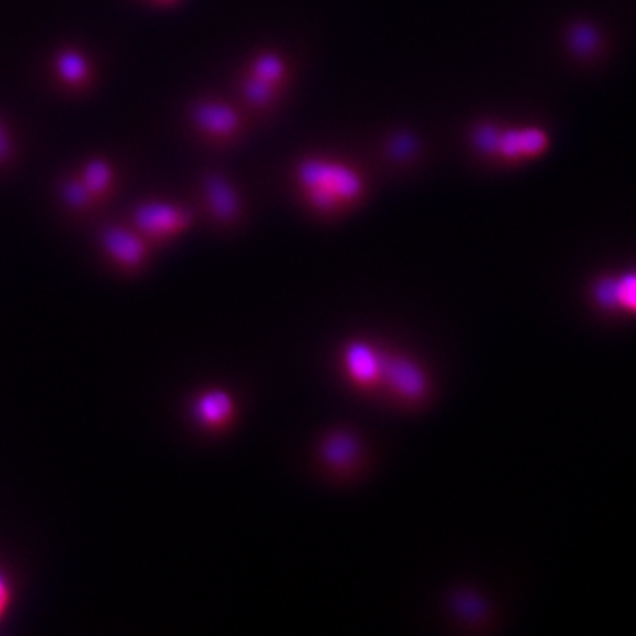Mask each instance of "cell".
Masks as SVG:
<instances>
[{"label":"cell","mask_w":636,"mask_h":636,"mask_svg":"<svg viewBox=\"0 0 636 636\" xmlns=\"http://www.w3.org/2000/svg\"><path fill=\"white\" fill-rule=\"evenodd\" d=\"M58 73L68 82H80L87 73V64L78 54L68 52L58 58Z\"/></svg>","instance_id":"cell-14"},{"label":"cell","mask_w":636,"mask_h":636,"mask_svg":"<svg viewBox=\"0 0 636 636\" xmlns=\"http://www.w3.org/2000/svg\"><path fill=\"white\" fill-rule=\"evenodd\" d=\"M64 198L68 200V203H71L75 207H80L83 203H87V200H89V190L85 188V184L71 182L64 190Z\"/></svg>","instance_id":"cell-16"},{"label":"cell","mask_w":636,"mask_h":636,"mask_svg":"<svg viewBox=\"0 0 636 636\" xmlns=\"http://www.w3.org/2000/svg\"><path fill=\"white\" fill-rule=\"evenodd\" d=\"M345 366L352 381L362 388H373L382 381V356L366 343L354 341L345 349Z\"/></svg>","instance_id":"cell-5"},{"label":"cell","mask_w":636,"mask_h":636,"mask_svg":"<svg viewBox=\"0 0 636 636\" xmlns=\"http://www.w3.org/2000/svg\"><path fill=\"white\" fill-rule=\"evenodd\" d=\"M135 223L140 230H143L149 235L165 237L188 228L192 223V214L172 203L152 202L137 209Z\"/></svg>","instance_id":"cell-4"},{"label":"cell","mask_w":636,"mask_h":636,"mask_svg":"<svg viewBox=\"0 0 636 636\" xmlns=\"http://www.w3.org/2000/svg\"><path fill=\"white\" fill-rule=\"evenodd\" d=\"M234 412V401L224 391H207L203 392L194 405V414L205 426L216 428L223 426Z\"/></svg>","instance_id":"cell-10"},{"label":"cell","mask_w":636,"mask_h":636,"mask_svg":"<svg viewBox=\"0 0 636 636\" xmlns=\"http://www.w3.org/2000/svg\"><path fill=\"white\" fill-rule=\"evenodd\" d=\"M320 451L326 465L336 472L352 471L360 460V443L347 432H334L328 435Z\"/></svg>","instance_id":"cell-7"},{"label":"cell","mask_w":636,"mask_h":636,"mask_svg":"<svg viewBox=\"0 0 636 636\" xmlns=\"http://www.w3.org/2000/svg\"><path fill=\"white\" fill-rule=\"evenodd\" d=\"M469 141L481 156L522 162L543 154L548 147V135L534 126L502 128L495 122H479L472 128Z\"/></svg>","instance_id":"cell-2"},{"label":"cell","mask_w":636,"mask_h":636,"mask_svg":"<svg viewBox=\"0 0 636 636\" xmlns=\"http://www.w3.org/2000/svg\"><path fill=\"white\" fill-rule=\"evenodd\" d=\"M7 152H9V140H7L5 133H4V130H2V126H0V160L5 158Z\"/></svg>","instance_id":"cell-20"},{"label":"cell","mask_w":636,"mask_h":636,"mask_svg":"<svg viewBox=\"0 0 636 636\" xmlns=\"http://www.w3.org/2000/svg\"><path fill=\"white\" fill-rule=\"evenodd\" d=\"M110 177L111 173L109 165L99 162V160H96V162H90L85 168L83 184L89 190V193H101L109 186Z\"/></svg>","instance_id":"cell-13"},{"label":"cell","mask_w":636,"mask_h":636,"mask_svg":"<svg viewBox=\"0 0 636 636\" xmlns=\"http://www.w3.org/2000/svg\"><path fill=\"white\" fill-rule=\"evenodd\" d=\"M277 92H279V89L276 87H273L269 83L260 82L253 77H248L245 82V87H243L245 98L253 107H258V109L269 107L276 99Z\"/></svg>","instance_id":"cell-12"},{"label":"cell","mask_w":636,"mask_h":636,"mask_svg":"<svg viewBox=\"0 0 636 636\" xmlns=\"http://www.w3.org/2000/svg\"><path fill=\"white\" fill-rule=\"evenodd\" d=\"M598 301L605 306L619 305L617 299V283L615 281H605L603 285L598 287Z\"/></svg>","instance_id":"cell-18"},{"label":"cell","mask_w":636,"mask_h":636,"mask_svg":"<svg viewBox=\"0 0 636 636\" xmlns=\"http://www.w3.org/2000/svg\"><path fill=\"white\" fill-rule=\"evenodd\" d=\"M617 299L619 305L636 311V275H628L617 281Z\"/></svg>","instance_id":"cell-15"},{"label":"cell","mask_w":636,"mask_h":636,"mask_svg":"<svg viewBox=\"0 0 636 636\" xmlns=\"http://www.w3.org/2000/svg\"><path fill=\"white\" fill-rule=\"evenodd\" d=\"M11 600V590H9V583L5 580V577L0 573V617L4 615V611L9 605Z\"/></svg>","instance_id":"cell-19"},{"label":"cell","mask_w":636,"mask_h":636,"mask_svg":"<svg viewBox=\"0 0 636 636\" xmlns=\"http://www.w3.org/2000/svg\"><path fill=\"white\" fill-rule=\"evenodd\" d=\"M287 71L288 68H287L285 57L279 56L276 52H264L253 58L249 68V77L281 89V85L287 78Z\"/></svg>","instance_id":"cell-11"},{"label":"cell","mask_w":636,"mask_h":636,"mask_svg":"<svg viewBox=\"0 0 636 636\" xmlns=\"http://www.w3.org/2000/svg\"><path fill=\"white\" fill-rule=\"evenodd\" d=\"M205 198L213 214L222 222H232L241 213V200L235 188L220 175H211L205 181Z\"/></svg>","instance_id":"cell-8"},{"label":"cell","mask_w":636,"mask_h":636,"mask_svg":"<svg viewBox=\"0 0 636 636\" xmlns=\"http://www.w3.org/2000/svg\"><path fill=\"white\" fill-rule=\"evenodd\" d=\"M103 245L111 256L124 266H139L143 260L145 248L137 235L122 228H110L103 234Z\"/></svg>","instance_id":"cell-9"},{"label":"cell","mask_w":636,"mask_h":636,"mask_svg":"<svg viewBox=\"0 0 636 636\" xmlns=\"http://www.w3.org/2000/svg\"><path fill=\"white\" fill-rule=\"evenodd\" d=\"M594 34H592V30H589L587 27H580L577 28L575 30V34H573V37H571V43H573V47L579 50V52H587V50H590L592 47H594Z\"/></svg>","instance_id":"cell-17"},{"label":"cell","mask_w":636,"mask_h":636,"mask_svg":"<svg viewBox=\"0 0 636 636\" xmlns=\"http://www.w3.org/2000/svg\"><path fill=\"white\" fill-rule=\"evenodd\" d=\"M194 124L214 137H230L241 128V117L228 105L202 103L193 111Z\"/></svg>","instance_id":"cell-6"},{"label":"cell","mask_w":636,"mask_h":636,"mask_svg":"<svg viewBox=\"0 0 636 636\" xmlns=\"http://www.w3.org/2000/svg\"><path fill=\"white\" fill-rule=\"evenodd\" d=\"M407 405L421 403L428 394V379L414 360L403 356H382V381Z\"/></svg>","instance_id":"cell-3"},{"label":"cell","mask_w":636,"mask_h":636,"mask_svg":"<svg viewBox=\"0 0 636 636\" xmlns=\"http://www.w3.org/2000/svg\"><path fill=\"white\" fill-rule=\"evenodd\" d=\"M297 192L318 214H338L354 207L368 184L356 166L332 156H308L294 170Z\"/></svg>","instance_id":"cell-1"}]
</instances>
